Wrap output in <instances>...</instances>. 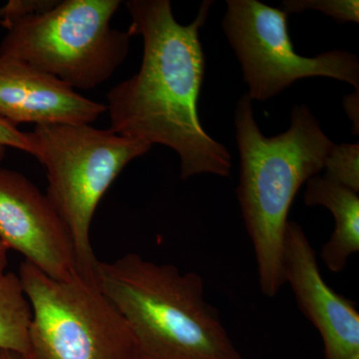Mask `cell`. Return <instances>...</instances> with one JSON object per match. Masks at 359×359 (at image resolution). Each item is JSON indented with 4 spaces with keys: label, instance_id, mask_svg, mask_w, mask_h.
Returning a JSON list of instances; mask_svg holds the SVG:
<instances>
[{
    "label": "cell",
    "instance_id": "6da1fadb",
    "mask_svg": "<svg viewBox=\"0 0 359 359\" xmlns=\"http://www.w3.org/2000/svg\"><path fill=\"white\" fill-rule=\"evenodd\" d=\"M212 6L201 4L195 20L180 25L169 0H130V34L143 39L140 70L110 90V129L172 149L181 161V179L201 174L229 177L231 155L205 132L198 102L205 58L200 40Z\"/></svg>",
    "mask_w": 359,
    "mask_h": 359
},
{
    "label": "cell",
    "instance_id": "7a4b0ae2",
    "mask_svg": "<svg viewBox=\"0 0 359 359\" xmlns=\"http://www.w3.org/2000/svg\"><path fill=\"white\" fill-rule=\"evenodd\" d=\"M247 93L236 105V140L240 152L238 201L256 256L259 289L276 297L283 285V252L295 195L320 175L335 144L306 105L290 112L287 131L266 137Z\"/></svg>",
    "mask_w": 359,
    "mask_h": 359
},
{
    "label": "cell",
    "instance_id": "3957f363",
    "mask_svg": "<svg viewBox=\"0 0 359 359\" xmlns=\"http://www.w3.org/2000/svg\"><path fill=\"white\" fill-rule=\"evenodd\" d=\"M94 282L121 314L137 359H244L199 273L131 252L98 262Z\"/></svg>",
    "mask_w": 359,
    "mask_h": 359
},
{
    "label": "cell",
    "instance_id": "277c9868",
    "mask_svg": "<svg viewBox=\"0 0 359 359\" xmlns=\"http://www.w3.org/2000/svg\"><path fill=\"white\" fill-rule=\"evenodd\" d=\"M27 134L46 171V196L69 231L80 276L94 282L99 261L90 230L96 208L122 170L152 146L91 125H40Z\"/></svg>",
    "mask_w": 359,
    "mask_h": 359
},
{
    "label": "cell",
    "instance_id": "5b68a950",
    "mask_svg": "<svg viewBox=\"0 0 359 359\" xmlns=\"http://www.w3.org/2000/svg\"><path fill=\"white\" fill-rule=\"evenodd\" d=\"M120 0H63L14 22L0 55L32 65L73 89H93L124 62L132 35L111 20Z\"/></svg>",
    "mask_w": 359,
    "mask_h": 359
},
{
    "label": "cell",
    "instance_id": "8992f818",
    "mask_svg": "<svg viewBox=\"0 0 359 359\" xmlns=\"http://www.w3.org/2000/svg\"><path fill=\"white\" fill-rule=\"evenodd\" d=\"M18 276L32 309L29 359H137L126 323L95 282L55 280L27 262Z\"/></svg>",
    "mask_w": 359,
    "mask_h": 359
},
{
    "label": "cell",
    "instance_id": "52a82bcc",
    "mask_svg": "<svg viewBox=\"0 0 359 359\" xmlns=\"http://www.w3.org/2000/svg\"><path fill=\"white\" fill-rule=\"evenodd\" d=\"M287 15L257 0L226 1L222 26L242 66L250 100L268 101L309 77L332 78L359 91L358 56L346 50L299 55L290 40Z\"/></svg>",
    "mask_w": 359,
    "mask_h": 359
},
{
    "label": "cell",
    "instance_id": "ba28073f",
    "mask_svg": "<svg viewBox=\"0 0 359 359\" xmlns=\"http://www.w3.org/2000/svg\"><path fill=\"white\" fill-rule=\"evenodd\" d=\"M0 242L49 278L80 276L69 231L46 194L22 174L4 168H0Z\"/></svg>",
    "mask_w": 359,
    "mask_h": 359
},
{
    "label": "cell",
    "instance_id": "9c48e42d",
    "mask_svg": "<svg viewBox=\"0 0 359 359\" xmlns=\"http://www.w3.org/2000/svg\"><path fill=\"white\" fill-rule=\"evenodd\" d=\"M283 275L299 309L320 334L323 359H359V311L321 275L318 257L301 224L289 221L283 252Z\"/></svg>",
    "mask_w": 359,
    "mask_h": 359
},
{
    "label": "cell",
    "instance_id": "30bf717a",
    "mask_svg": "<svg viewBox=\"0 0 359 359\" xmlns=\"http://www.w3.org/2000/svg\"><path fill=\"white\" fill-rule=\"evenodd\" d=\"M107 106L20 59L0 55V118L18 126L91 125Z\"/></svg>",
    "mask_w": 359,
    "mask_h": 359
},
{
    "label": "cell",
    "instance_id": "8fae6325",
    "mask_svg": "<svg viewBox=\"0 0 359 359\" xmlns=\"http://www.w3.org/2000/svg\"><path fill=\"white\" fill-rule=\"evenodd\" d=\"M304 203L327 208L334 216V231L321 248L320 257L330 271L340 273L359 252L358 193L316 175L306 182Z\"/></svg>",
    "mask_w": 359,
    "mask_h": 359
},
{
    "label": "cell",
    "instance_id": "7c38bea8",
    "mask_svg": "<svg viewBox=\"0 0 359 359\" xmlns=\"http://www.w3.org/2000/svg\"><path fill=\"white\" fill-rule=\"evenodd\" d=\"M32 321V304L20 276L4 273L0 276V351L29 358Z\"/></svg>",
    "mask_w": 359,
    "mask_h": 359
},
{
    "label": "cell",
    "instance_id": "4fadbf2b",
    "mask_svg": "<svg viewBox=\"0 0 359 359\" xmlns=\"http://www.w3.org/2000/svg\"><path fill=\"white\" fill-rule=\"evenodd\" d=\"M325 177L359 192V144L334 145L325 161Z\"/></svg>",
    "mask_w": 359,
    "mask_h": 359
},
{
    "label": "cell",
    "instance_id": "5bb4252c",
    "mask_svg": "<svg viewBox=\"0 0 359 359\" xmlns=\"http://www.w3.org/2000/svg\"><path fill=\"white\" fill-rule=\"evenodd\" d=\"M280 11L287 14L316 11L334 18L337 22H359L358 0H285Z\"/></svg>",
    "mask_w": 359,
    "mask_h": 359
},
{
    "label": "cell",
    "instance_id": "9a60e30c",
    "mask_svg": "<svg viewBox=\"0 0 359 359\" xmlns=\"http://www.w3.org/2000/svg\"><path fill=\"white\" fill-rule=\"evenodd\" d=\"M56 2V0H11L0 7V25L8 29L16 21L32 14L44 13Z\"/></svg>",
    "mask_w": 359,
    "mask_h": 359
},
{
    "label": "cell",
    "instance_id": "2e32d148",
    "mask_svg": "<svg viewBox=\"0 0 359 359\" xmlns=\"http://www.w3.org/2000/svg\"><path fill=\"white\" fill-rule=\"evenodd\" d=\"M0 145L18 149L33 156L32 142L27 132L20 131L2 118H0Z\"/></svg>",
    "mask_w": 359,
    "mask_h": 359
},
{
    "label": "cell",
    "instance_id": "e0dca14e",
    "mask_svg": "<svg viewBox=\"0 0 359 359\" xmlns=\"http://www.w3.org/2000/svg\"><path fill=\"white\" fill-rule=\"evenodd\" d=\"M344 110L347 117L353 123V134H359V91L354 90L353 93L344 96Z\"/></svg>",
    "mask_w": 359,
    "mask_h": 359
},
{
    "label": "cell",
    "instance_id": "ac0fdd59",
    "mask_svg": "<svg viewBox=\"0 0 359 359\" xmlns=\"http://www.w3.org/2000/svg\"><path fill=\"white\" fill-rule=\"evenodd\" d=\"M7 248L0 242V276L4 275L7 266Z\"/></svg>",
    "mask_w": 359,
    "mask_h": 359
},
{
    "label": "cell",
    "instance_id": "d6986e66",
    "mask_svg": "<svg viewBox=\"0 0 359 359\" xmlns=\"http://www.w3.org/2000/svg\"><path fill=\"white\" fill-rule=\"evenodd\" d=\"M0 359H29L21 354L13 353L8 351H0Z\"/></svg>",
    "mask_w": 359,
    "mask_h": 359
},
{
    "label": "cell",
    "instance_id": "ffe728a7",
    "mask_svg": "<svg viewBox=\"0 0 359 359\" xmlns=\"http://www.w3.org/2000/svg\"><path fill=\"white\" fill-rule=\"evenodd\" d=\"M6 148L4 146L0 145V161L4 159V156H6Z\"/></svg>",
    "mask_w": 359,
    "mask_h": 359
}]
</instances>
